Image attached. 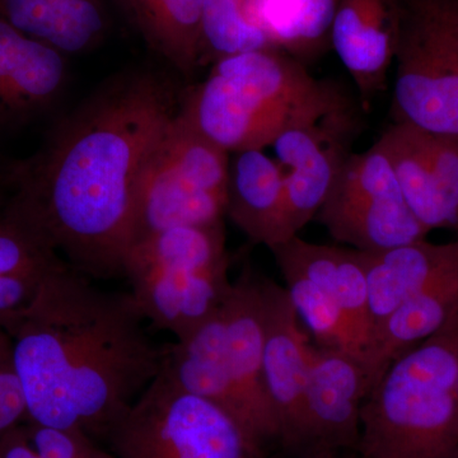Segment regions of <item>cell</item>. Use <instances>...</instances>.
Here are the masks:
<instances>
[{"instance_id":"obj_3","label":"cell","mask_w":458,"mask_h":458,"mask_svg":"<svg viewBox=\"0 0 458 458\" xmlns=\"http://www.w3.org/2000/svg\"><path fill=\"white\" fill-rule=\"evenodd\" d=\"M361 458H458V318L401 354L361 406Z\"/></svg>"},{"instance_id":"obj_25","label":"cell","mask_w":458,"mask_h":458,"mask_svg":"<svg viewBox=\"0 0 458 458\" xmlns=\"http://www.w3.org/2000/svg\"><path fill=\"white\" fill-rule=\"evenodd\" d=\"M278 267L295 311L312 331L319 346L345 352L363 363V345L339 306L300 271L284 265Z\"/></svg>"},{"instance_id":"obj_1","label":"cell","mask_w":458,"mask_h":458,"mask_svg":"<svg viewBox=\"0 0 458 458\" xmlns=\"http://www.w3.org/2000/svg\"><path fill=\"white\" fill-rule=\"evenodd\" d=\"M179 106L161 74L116 75L12 167L0 208L83 276L123 278L138 181Z\"/></svg>"},{"instance_id":"obj_19","label":"cell","mask_w":458,"mask_h":458,"mask_svg":"<svg viewBox=\"0 0 458 458\" xmlns=\"http://www.w3.org/2000/svg\"><path fill=\"white\" fill-rule=\"evenodd\" d=\"M360 251V250H358ZM366 273L373 333L388 316L420 292L458 254V240H427L385 250L360 251ZM372 333V335H373Z\"/></svg>"},{"instance_id":"obj_21","label":"cell","mask_w":458,"mask_h":458,"mask_svg":"<svg viewBox=\"0 0 458 458\" xmlns=\"http://www.w3.org/2000/svg\"><path fill=\"white\" fill-rule=\"evenodd\" d=\"M377 141L390 159L401 192L418 221L429 232L456 231L434 168L428 131L394 123Z\"/></svg>"},{"instance_id":"obj_15","label":"cell","mask_w":458,"mask_h":458,"mask_svg":"<svg viewBox=\"0 0 458 458\" xmlns=\"http://www.w3.org/2000/svg\"><path fill=\"white\" fill-rule=\"evenodd\" d=\"M66 56L0 17V125L47 110L66 82Z\"/></svg>"},{"instance_id":"obj_10","label":"cell","mask_w":458,"mask_h":458,"mask_svg":"<svg viewBox=\"0 0 458 458\" xmlns=\"http://www.w3.org/2000/svg\"><path fill=\"white\" fill-rule=\"evenodd\" d=\"M260 283L265 386L280 427V448L294 458L311 448L307 379L312 345L304 335L285 286L267 276Z\"/></svg>"},{"instance_id":"obj_12","label":"cell","mask_w":458,"mask_h":458,"mask_svg":"<svg viewBox=\"0 0 458 458\" xmlns=\"http://www.w3.org/2000/svg\"><path fill=\"white\" fill-rule=\"evenodd\" d=\"M251 262H245L221 306L225 361L234 385L254 415L264 442L280 447V427L264 379V327L260 283Z\"/></svg>"},{"instance_id":"obj_23","label":"cell","mask_w":458,"mask_h":458,"mask_svg":"<svg viewBox=\"0 0 458 458\" xmlns=\"http://www.w3.org/2000/svg\"><path fill=\"white\" fill-rule=\"evenodd\" d=\"M250 4L273 47L303 64L331 47L339 0H250Z\"/></svg>"},{"instance_id":"obj_7","label":"cell","mask_w":458,"mask_h":458,"mask_svg":"<svg viewBox=\"0 0 458 458\" xmlns=\"http://www.w3.org/2000/svg\"><path fill=\"white\" fill-rule=\"evenodd\" d=\"M399 4L394 123L458 135V0Z\"/></svg>"},{"instance_id":"obj_16","label":"cell","mask_w":458,"mask_h":458,"mask_svg":"<svg viewBox=\"0 0 458 458\" xmlns=\"http://www.w3.org/2000/svg\"><path fill=\"white\" fill-rule=\"evenodd\" d=\"M458 318V254L377 327L364 354L367 394L396 358Z\"/></svg>"},{"instance_id":"obj_13","label":"cell","mask_w":458,"mask_h":458,"mask_svg":"<svg viewBox=\"0 0 458 458\" xmlns=\"http://www.w3.org/2000/svg\"><path fill=\"white\" fill-rule=\"evenodd\" d=\"M399 20V0H339L331 47L351 74L364 111L387 86Z\"/></svg>"},{"instance_id":"obj_28","label":"cell","mask_w":458,"mask_h":458,"mask_svg":"<svg viewBox=\"0 0 458 458\" xmlns=\"http://www.w3.org/2000/svg\"><path fill=\"white\" fill-rule=\"evenodd\" d=\"M42 282L25 278H0V327H7L25 311Z\"/></svg>"},{"instance_id":"obj_30","label":"cell","mask_w":458,"mask_h":458,"mask_svg":"<svg viewBox=\"0 0 458 458\" xmlns=\"http://www.w3.org/2000/svg\"><path fill=\"white\" fill-rule=\"evenodd\" d=\"M13 361L12 351V339L4 327H0V369L8 366Z\"/></svg>"},{"instance_id":"obj_9","label":"cell","mask_w":458,"mask_h":458,"mask_svg":"<svg viewBox=\"0 0 458 458\" xmlns=\"http://www.w3.org/2000/svg\"><path fill=\"white\" fill-rule=\"evenodd\" d=\"M360 122L357 102L346 95L324 113L288 126L274 141L271 148L285 174L278 245L300 236L316 218L352 155Z\"/></svg>"},{"instance_id":"obj_4","label":"cell","mask_w":458,"mask_h":458,"mask_svg":"<svg viewBox=\"0 0 458 458\" xmlns=\"http://www.w3.org/2000/svg\"><path fill=\"white\" fill-rule=\"evenodd\" d=\"M225 223L174 227L132 243L123 279L152 330L181 340L214 315L227 297Z\"/></svg>"},{"instance_id":"obj_11","label":"cell","mask_w":458,"mask_h":458,"mask_svg":"<svg viewBox=\"0 0 458 458\" xmlns=\"http://www.w3.org/2000/svg\"><path fill=\"white\" fill-rule=\"evenodd\" d=\"M179 111L228 153L264 150L302 122L267 102L232 56L214 63L207 80L180 99Z\"/></svg>"},{"instance_id":"obj_26","label":"cell","mask_w":458,"mask_h":458,"mask_svg":"<svg viewBox=\"0 0 458 458\" xmlns=\"http://www.w3.org/2000/svg\"><path fill=\"white\" fill-rule=\"evenodd\" d=\"M0 458H117L104 443L78 430L26 420L0 438Z\"/></svg>"},{"instance_id":"obj_31","label":"cell","mask_w":458,"mask_h":458,"mask_svg":"<svg viewBox=\"0 0 458 458\" xmlns=\"http://www.w3.org/2000/svg\"><path fill=\"white\" fill-rule=\"evenodd\" d=\"M2 183H3V177L0 176V185H2Z\"/></svg>"},{"instance_id":"obj_22","label":"cell","mask_w":458,"mask_h":458,"mask_svg":"<svg viewBox=\"0 0 458 458\" xmlns=\"http://www.w3.org/2000/svg\"><path fill=\"white\" fill-rule=\"evenodd\" d=\"M147 44L189 74L200 65L203 0H114Z\"/></svg>"},{"instance_id":"obj_8","label":"cell","mask_w":458,"mask_h":458,"mask_svg":"<svg viewBox=\"0 0 458 458\" xmlns=\"http://www.w3.org/2000/svg\"><path fill=\"white\" fill-rule=\"evenodd\" d=\"M316 216L334 240L360 251H385L430 233L406 203L378 141L349 156Z\"/></svg>"},{"instance_id":"obj_18","label":"cell","mask_w":458,"mask_h":458,"mask_svg":"<svg viewBox=\"0 0 458 458\" xmlns=\"http://www.w3.org/2000/svg\"><path fill=\"white\" fill-rule=\"evenodd\" d=\"M285 174L264 150L234 153L229 162L225 216L252 245L271 249L279 243L284 212Z\"/></svg>"},{"instance_id":"obj_6","label":"cell","mask_w":458,"mask_h":458,"mask_svg":"<svg viewBox=\"0 0 458 458\" xmlns=\"http://www.w3.org/2000/svg\"><path fill=\"white\" fill-rule=\"evenodd\" d=\"M117 458H270L216 403L186 393L162 369L108 433Z\"/></svg>"},{"instance_id":"obj_20","label":"cell","mask_w":458,"mask_h":458,"mask_svg":"<svg viewBox=\"0 0 458 458\" xmlns=\"http://www.w3.org/2000/svg\"><path fill=\"white\" fill-rule=\"evenodd\" d=\"M0 17L65 56L95 49L108 30L106 0H0Z\"/></svg>"},{"instance_id":"obj_5","label":"cell","mask_w":458,"mask_h":458,"mask_svg":"<svg viewBox=\"0 0 458 458\" xmlns=\"http://www.w3.org/2000/svg\"><path fill=\"white\" fill-rule=\"evenodd\" d=\"M229 162L227 150L177 111L138 181L131 246L165 229L225 223Z\"/></svg>"},{"instance_id":"obj_29","label":"cell","mask_w":458,"mask_h":458,"mask_svg":"<svg viewBox=\"0 0 458 458\" xmlns=\"http://www.w3.org/2000/svg\"><path fill=\"white\" fill-rule=\"evenodd\" d=\"M297 458H361L355 450L342 448L315 447Z\"/></svg>"},{"instance_id":"obj_27","label":"cell","mask_w":458,"mask_h":458,"mask_svg":"<svg viewBox=\"0 0 458 458\" xmlns=\"http://www.w3.org/2000/svg\"><path fill=\"white\" fill-rule=\"evenodd\" d=\"M26 420L25 397L12 361L0 369V438Z\"/></svg>"},{"instance_id":"obj_2","label":"cell","mask_w":458,"mask_h":458,"mask_svg":"<svg viewBox=\"0 0 458 458\" xmlns=\"http://www.w3.org/2000/svg\"><path fill=\"white\" fill-rule=\"evenodd\" d=\"M27 420L101 443L164 369L131 292L111 291L68 264L50 273L5 327Z\"/></svg>"},{"instance_id":"obj_24","label":"cell","mask_w":458,"mask_h":458,"mask_svg":"<svg viewBox=\"0 0 458 458\" xmlns=\"http://www.w3.org/2000/svg\"><path fill=\"white\" fill-rule=\"evenodd\" d=\"M200 47V65L274 47L256 20L250 0H203Z\"/></svg>"},{"instance_id":"obj_14","label":"cell","mask_w":458,"mask_h":458,"mask_svg":"<svg viewBox=\"0 0 458 458\" xmlns=\"http://www.w3.org/2000/svg\"><path fill=\"white\" fill-rule=\"evenodd\" d=\"M367 397L363 363L345 352L313 348L307 379L311 448L357 451Z\"/></svg>"},{"instance_id":"obj_17","label":"cell","mask_w":458,"mask_h":458,"mask_svg":"<svg viewBox=\"0 0 458 458\" xmlns=\"http://www.w3.org/2000/svg\"><path fill=\"white\" fill-rule=\"evenodd\" d=\"M270 252L278 267L284 265L300 271L339 306L360 337L366 354L373 327L360 251L351 247L319 245L295 236L274 246Z\"/></svg>"}]
</instances>
